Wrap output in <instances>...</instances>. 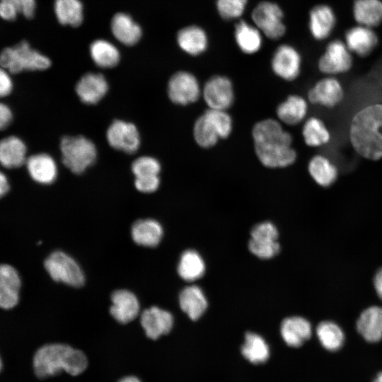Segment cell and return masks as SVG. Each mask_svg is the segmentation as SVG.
<instances>
[{"instance_id":"6da1fadb","label":"cell","mask_w":382,"mask_h":382,"mask_svg":"<svg viewBox=\"0 0 382 382\" xmlns=\"http://www.w3.org/2000/svg\"><path fill=\"white\" fill-rule=\"evenodd\" d=\"M252 138L255 153L264 166L282 168L296 161L292 136L279 120L267 118L257 122L253 127Z\"/></svg>"},{"instance_id":"7a4b0ae2","label":"cell","mask_w":382,"mask_h":382,"mask_svg":"<svg viewBox=\"0 0 382 382\" xmlns=\"http://www.w3.org/2000/svg\"><path fill=\"white\" fill-rule=\"evenodd\" d=\"M349 139L354 149L365 158H382V104L368 105L353 117Z\"/></svg>"},{"instance_id":"3957f363","label":"cell","mask_w":382,"mask_h":382,"mask_svg":"<svg viewBox=\"0 0 382 382\" xmlns=\"http://www.w3.org/2000/svg\"><path fill=\"white\" fill-rule=\"evenodd\" d=\"M85 354L69 345L48 344L37 350L33 357V369L36 376L45 378L66 371L71 376L82 374L87 368Z\"/></svg>"},{"instance_id":"277c9868","label":"cell","mask_w":382,"mask_h":382,"mask_svg":"<svg viewBox=\"0 0 382 382\" xmlns=\"http://www.w3.org/2000/svg\"><path fill=\"white\" fill-rule=\"evenodd\" d=\"M232 131L233 120L226 110L208 108L196 120L193 137L200 147L208 149L228 138Z\"/></svg>"},{"instance_id":"5b68a950","label":"cell","mask_w":382,"mask_h":382,"mask_svg":"<svg viewBox=\"0 0 382 382\" xmlns=\"http://www.w3.org/2000/svg\"><path fill=\"white\" fill-rule=\"evenodd\" d=\"M50 65V59L33 49L26 41L6 47L0 54V66L12 74L44 70Z\"/></svg>"},{"instance_id":"8992f818","label":"cell","mask_w":382,"mask_h":382,"mask_svg":"<svg viewBox=\"0 0 382 382\" xmlns=\"http://www.w3.org/2000/svg\"><path fill=\"white\" fill-rule=\"evenodd\" d=\"M62 162L74 173H81L91 166L97 156L95 144L83 136L64 137L61 140Z\"/></svg>"},{"instance_id":"52a82bcc","label":"cell","mask_w":382,"mask_h":382,"mask_svg":"<svg viewBox=\"0 0 382 382\" xmlns=\"http://www.w3.org/2000/svg\"><path fill=\"white\" fill-rule=\"evenodd\" d=\"M251 17L254 25L267 37L278 40L284 35V13L276 3L268 1L260 2L254 8Z\"/></svg>"},{"instance_id":"ba28073f","label":"cell","mask_w":382,"mask_h":382,"mask_svg":"<svg viewBox=\"0 0 382 382\" xmlns=\"http://www.w3.org/2000/svg\"><path fill=\"white\" fill-rule=\"evenodd\" d=\"M44 265L51 278L56 282L75 287L84 283V276L78 264L63 252L55 251L50 254Z\"/></svg>"},{"instance_id":"9c48e42d","label":"cell","mask_w":382,"mask_h":382,"mask_svg":"<svg viewBox=\"0 0 382 382\" xmlns=\"http://www.w3.org/2000/svg\"><path fill=\"white\" fill-rule=\"evenodd\" d=\"M202 96L209 108L227 110L234 103L233 83L226 76L214 75L204 84Z\"/></svg>"},{"instance_id":"30bf717a","label":"cell","mask_w":382,"mask_h":382,"mask_svg":"<svg viewBox=\"0 0 382 382\" xmlns=\"http://www.w3.org/2000/svg\"><path fill=\"white\" fill-rule=\"evenodd\" d=\"M168 94L174 103L186 105L198 100L202 96V88L195 75L188 71H180L170 79Z\"/></svg>"},{"instance_id":"8fae6325","label":"cell","mask_w":382,"mask_h":382,"mask_svg":"<svg viewBox=\"0 0 382 382\" xmlns=\"http://www.w3.org/2000/svg\"><path fill=\"white\" fill-rule=\"evenodd\" d=\"M352 62V52L345 42L335 40L327 45L318 60V66L325 74L335 75L349 71Z\"/></svg>"},{"instance_id":"7c38bea8","label":"cell","mask_w":382,"mask_h":382,"mask_svg":"<svg viewBox=\"0 0 382 382\" xmlns=\"http://www.w3.org/2000/svg\"><path fill=\"white\" fill-rule=\"evenodd\" d=\"M301 62L299 51L290 45L283 44L274 52L271 68L278 77L286 81H293L300 74Z\"/></svg>"},{"instance_id":"4fadbf2b","label":"cell","mask_w":382,"mask_h":382,"mask_svg":"<svg viewBox=\"0 0 382 382\" xmlns=\"http://www.w3.org/2000/svg\"><path fill=\"white\" fill-rule=\"evenodd\" d=\"M107 140L114 149L132 154L140 144L139 134L136 126L122 120L114 121L107 130Z\"/></svg>"},{"instance_id":"5bb4252c","label":"cell","mask_w":382,"mask_h":382,"mask_svg":"<svg viewBox=\"0 0 382 382\" xmlns=\"http://www.w3.org/2000/svg\"><path fill=\"white\" fill-rule=\"evenodd\" d=\"M343 98L342 84L331 76L319 80L308 92V99L311 103L326 108L336 106Z\"/></svg>"},{"instance_id":"9a60e30c","label":"cell","mask_w":382,"mask_h":382,"mask_svg":"<svg viewBox=\"0 0 382 382\" xmlns=\"http://www.w3.org/2000/svg\"><path fill=\"white\" fill-rule=\"evenodd\" d=\"M21 278L17 270L8 264L0 265V308L11 309L19 301Z\"/></svg>"},{"instance_id":"2e32d148","label":"cell","mask_w":382,"mask_h":382,"mask_svg":"<svg viewBox=\"0 0 382 382\" xmlns=\"http://www.w3.org/2000/svg\"><path fill=\"white\" fill-rule=\"evenodd\" d=\"M141 324L146 336L156 340L171 330L173 317L170 312L157 306H152L142 313Z\"/></svg>"},{"instance_id":"e0dca14e","label":"cell","mask_w":382,"mask_h":382,"mask_svg":"<svg viewBox=\"0 0 382 382\" xmlns=\"http://www.w3.org/2000/svg\"><path fill=\"white\" fill-rule=\"evenodd\" d=\"M345 39L351 52L360 57L369 55L378 43V37L373 28L359 24L346 32Z\"/></svg>"},{"instance_id":"ac0fdd59","label":"cell","mask_w":382,"mask_h":382,"mask_svg":"<svg viewBox=\"0 0 382 382\" xmlns=\"http://www.w3.org/2000/svg\"><path fill=\"white\" fill-rule=\"evenodd\" d=\"M335 23V14L328 5H316L310 11L308 28L316 40H323L327 38L333 30Z\"/></svg>"},{"instance_id":"d6986e66","label":"cell","mask_w":382,"mask_h":382,"mask_svg":"<svg viewBox=\"0 0 382 382\" xmlns=\"http://www.w3.org/2000/svg\"><path fill=\"white\" fill-rule=\"evenodd\" d=\"M108 84L100 74L87 73L78 81L76 92L81 100L86 104L99 102L106 94Z\"/></svg>"},{"instance_id":"ffe728a7","label":"cell","mask_w":382,"mask_h":382,"mask_svg":"<svg viewBox=\"0 0 382 382\" xmlns=\"http://www.w3.org/2000/svg\"><path fill=\"white\" fill-rule=\"evenodd\" d=\"M110 314L120 323H127L138 315L139 303L135 295L125 289L115 291L111 296Z\"/></svg>"},{"instance_id":"44dd1931","label":"cell","mask_w":382,"mask_h":382,"mask_svg":"<svg viewBox=\"0 0 382 382\" xmlns=\"http://www.w3.org/2000/svg\"><path fill=\"white\" fill-rule=\"evenodd\" d=\"M280 332L284 341L289 346L298 347L311 337L312 328L306 319L294 316L282 321Z\"/></svg>"},{"instance_id":"7402d4cb","label":"cell","mask_w":382,"mask_h":382,"mask_svg":"<svg viewBox=\"0 0 382 382\" xmlns=\"http://www.w3.org/2000/svg\"><path fill=\"white\" fill-rule=\"evenodd\" d=\"M308 103L299 95H290L276 108V115L281 123L296 125L301 122L308 113Z\"/></svg>"},{"instance_id":"603a6c76","label":"cell","mask_w":382,"mask_h":382,"mask_svg":"<svg viewBox=\"0 0 382 382\" xmlns=\"http://www.w3.org/2000/svg\"><path fill=\"white\" fill-rule=\"evenodd\" d=\"M359 333L369 342H376L382 338V307L371 306L365 309L357 322Z\"/></svg>"},{"instance_id":"cb8c5ba5","label":"cell","mask_w":382,"mask_h":382,"mask_svg":"<svg viewBox=\"0 0 382 382\" xmlns=\"http://www.w3.org/2000/svg\"><path fill=\"white\" fill-rule=\"evenodd\" d=\"M110 26L114 37L125 45H134L142 35L141 27L125 13H116L111 20Z\"/></svg>"},{"instance_id":"d4e9b609","label":"cell","mask_w":382,"mask_h":382,"mask_svg":"<svg viewBox=\"0 0 382 382\" xmlns=\"http://www.w3.org/2000/svg\"><path fill=\"white\" fill-rule=\"evenodd\" d=\"M25 164L30 177L39 183H52L57 175L56 163L48 154L33 155L27 158Z\"/></svg>"},{"instance_id":"484cf974","label":"cell","mask_w":382,"mask_h":382,"mask_svg":"<svg viewBox=\"0 0 382 382\" xmlns=\"http://www.w3.org/2000/svg\"><path fill=\"white\" fill-rule=\"evenodd\" d=\"M177 42L182 50L192 56L202 54L208 47L207 35L197 25H189L179 30Z\"/></svg>"},{"instance_id":"4316f807","label":"cell","mask_w":382,"mask_h":382,"mask_svg":"<svg viewBox=\"0 0 382 382\" xmlns=\"http://www.w3.org/2000/svg\"><path fill=\"white\" fill-rule=\"evenodd\" d=\"M26 146L16 136H10L0 141V163L7 168H18L25 163Z\"/></svg>"},{"instance_id":"83f0119b","label":"cell","mask_w":382,"mask_h":382,"mask_svg":"<svg viewBox=\"0 0 382 382\" xmlns=\"http://www.w3.org/2000/svg\"><path fill=\"white\" fill-rule=\"evenodd\" d=\"M235 41L241 52L252 54L257 52L262 45V33L254 25L240 21L234 30Z\"/></svg>"},{"instance_id":"f1b7e54d","label":"cell","mask_w":382,"mask_h":382,"mask_svg":"<svg viewBox=\"0 0 382 382\" xmlns=\"http://www.w3.org/2000/svg\"><path fill=\"white\" fill-rule=\"evenodd\" d=\"M180 306L192 320L199 318L207 308V301L202 290L192 285L184 288L179 296Z\"/></svg>"},{"instance_id":"f546056e","label":"cell","mask_w":382,"mask_h":382,"mask_svg":"<svg viewBox=\"0 0 382 382\" xmlns=\"http://www.w3.org/2000/svg\"><path fill=\"white\" fill-rule=\"evenodd\" d=\"M308 170L312 179L321 187H329L337 180L338 169L326 156L316 155L308 164Z\"/></svg>"},{"instance_id":"4dcf8cb0","label":"cell","mask_w":382,"mask_h":382,"mask_svg":"<svg viewBox=\"0 0 382 382\" xmlns=\"http://www.w3.org/2000/svg\"><path fill=\"white\" fill-rule=\"evenodd\" d=\"M352 11L359 25L373 28L382 23L381 0H354Z\"/></svg>"},{"instance_id":"1f68e13d","label":"cell","mask_w":382,"mask_h":382,"mask_svg":"<svg viewBox=\"0 0 382 382\" xmlns=\"http://www.w3.org/2000/svg\"><path fill=\"white\" fill-rule=\"evenodd\" d=\"M162 236L161 224L153 219L138 220L132 228V239L140 245L154 247L159 243Z\"/></svg>"},{"instance_id":"d6a6232c","label":"cell","mask_w":382,"mask_h":382,"mask_svg":"<svg viewBox=\"0 0 382 382\" xmlns=\"http://www.w3.org/2000/svg\"><path fill=\"white\" fill-rule=\"evenodd\" d=\"M90 54L95 64L102 68H111L120 61L117 48L105 40H96L90 45Z\"/></svg>"},{"instance_id":"836d02e7","label":"cell","mask_w":382,"mask_h":382,"mask_svg":"<svg viewBox=\"0 0 382 382\" xmlns=\"http://www.w3.org/2000/svg\"><path fill=\"white\" fill-rule=\"evenodd\" d=\"M205 265L199 254L193 250L185 251L180 259L178 272L185 281L192 282L202 277Z\"/></svg>"},{"instance_id":"e575fe53","label":"cell","mask_w":382,"mask_h":382,"mask_svg":"<svg viewBox=\"0 0 382 382\" xmlns=\"http://www.w3.org/2000/svg\"><path fill=\"white\" fill-rule=\"evenodd\" d=\"M242 354L253 364L265 362L270 356V349L265 340L258 334L247 332L241 347Z\"/></svg>"},{"instance_id":"d590c367","label":"cell","mask_w":382,"mask_h":382,"mask_svg":"<svg viewBox=\"0 0 382 382\" xmlns=\"http://www.w3.org/2000/svg\"><path fill=\"white\" fill-rule=\"evenodd\" d=\"M302 136L306 144L311 147L323 146L330 140V134L327 126L316 117H311L305 121Z\"/></svg>"},{"instance_id":"8d00e7d4","label":"cell","mask_w":382,"mask_h":382,"mask_svg":"<svg viewBox=\"0 0 382 382\" xmlns=\"http://www.w3.org/2000/svg\"><path fill=\"white\" fill-rule=\"evenodd\" d=\"M54 12L62 25L79 26L83 21V5L80 0H55Z\"/></svg>"},{"instance_id":"74e56055","label":"cell","mask_w":382,"mask_h":382,"mask_svg":"<svg viewBox=\"0 0 382 382\" xmlns=\"http://www.w3.org/2000/svg\"><path fill=\"white\" fill-rule=\"evenodd\" d=\"M316 335L322 346L331 352L340 349L345 341L343 331L332 321L320 323L316 328Z\"/></svg>"},{"instance_id":"f35d334b","label":"cell","mask_w":382,"mask_h":382,"mask_svg":"<svg viewBox=\"0 0 382 382\" xmlns=\"http://www.w3.org/2000/svg\"><path fill=\"white\" fill-rule=\"evenodd\" d=\"M277 239L270 237L251 238L248 248L255 256L262 259H269L276 255L279 251Z\"/></svg>"},{"instance_id":"ab89813d","label":"cell","mask_w":382,"mask_h":382,"mask_svg":"<svg viewBox=\"0 0 382 382\" xmlns=\"http://www.w3.org/2000/svg\"><path fill=\"white\" fill-rule=\"evenodd\" d=\"M248 0H216V6L222 18L232 20L243 15Z\"/></svg>"},{"instance_id":"60d3db41","label":"cell","mask_w":382,"mask_h":382,"mask_svg":"<svg viewBox=\"0 0 382 382\" xmlns=\"http://www.w3.org/2000/svg\"><path fill=\"white\" fill-rule=\"evenodd\" d=\"M135 178L158 175L161 170L159 162L150 156H141L136 159L132 166Z\"/></svg>"},{"instance_id":"b9f144b4","label":"cell","mask_w":382,"mask_h":382,"mask_svg":"<svg viewBox=\"0 0 382 382\" xmlns=\"http://www.w3.org/2000/svg\"><path fill=\"white\" fill-rule=\"evenodd\" d=\"M134 185L139 191L150 193L158 189L160 179L158 175L135 178Z\"/></svg>"},{"instance_id":"7bdbcfd3","label":"cell","mask_w":382,"mask_h":382,"mask_svg":"<svg viewBox=\"0 0 382 382\" xmlns=\"http://www.w3.org/2000/svg\"><path fill=\"white\" fill-rule=\"evenodd\" d=\"M14 6L18 13H21L28 18L33 17L36 2L35 0H8Z\"/></svg>"},{"instance_id":"ee69618b","label":"cell","mask_w":382,"mask_h":382,"mask_svg":"<svg viewBox=\"0 0 382 382\" xmlns=\"http://www.w3.org/2000/svg\"><path fill=\"white\" fill-rule=\"evenodd\" d=\"M12 88L13 83L8 71L0 66V98L8 96Z\"/></svg>"},{"instance_id":"f6af8a7d","label":"cell","mask_w":382,"mask_h":382,"mask_svg":"<svg viewBox=\"0 0 382 382\" xmlns=\"http://www.w3.org/2000/svg\"><path fill=\"white\" fill-rule=\"evenodd\" d=\"M18 13L8 0H0V17L6 21H13Z\"/></svg>"},{"instance_id":"bcb514c9","label":"cell","mask_w":382,"mask_h":382,"mask_svg":"<svg viewBox=\"0 0 382 382\" xmlns=\"http://www.w3.org/2000/svg\"><path fill=\"white\" fill-rule=\"evenodd\" d=\"M12 112L10 108L0 102V130L6 128L12 121Z\"/></svg>"},{"instance_id":"7dc6e473","label":"cell","mask_w":382,"mask_h":382,"mask_svg":"<svg viewBox=\"0 0 382 382\" xmlns=\"http://www.w3.org/2000/svg\"><path fill=\"white\" fill-rule=\"evenodd\" d=\"M374 284L377 294L382 299V268L376 274Z\"/></svg>"},{"instance_id":"c3c4849f","label":"cell","mask_w":382,"mask_h":382,"mask_svg":"<svg viewBox=\"0 0 382 382\" xmlns=\"http://www.w3.org/2000/svg\"><path fill=\"white\" fill-rule=\"evenodd\" d=\"M9 190V184L6 176L0 171V198L4 197Z\"/></svg>"},{"instance_id":"681fc988","label":"cell","mask_w":382,"mask_h":382,"mask_svg":"<svg viewBox=\"0 0 382 382\" xmlns=\"http://www.w3.org/2000/svg\"><path fill=\"white\" fill-rule=\"evenodd\" d=\"M118 382H141V380L134 376H128L121 378Z\"/></svg>"},{"instance_id":"f907efd6","label":"cell","mask_w":382,"mask_h":382,"mask_svg":"<svg viewBox=\"0 0 382 382\" xmlns=\"http://www.w3.org/2000/svg\"><path fill=\"white\" fill-rule=\"evenodd\" d=\"M373 382H382V371L376 375Z\"/></svg>"},{"instance_id":"816d5d0a","label":"cell","mask_w":382,"mask_h":382,"mask_svg":"<svg viewBox=\"0 0 382 382\" xmlns=\"http://www.w3.org/2000/svg\"><path fill=\"white\" fill-rule=\"evenodd\" d=\"M2 369V361H1V357H0V371Z\"/></svg>"}]
</instances>
